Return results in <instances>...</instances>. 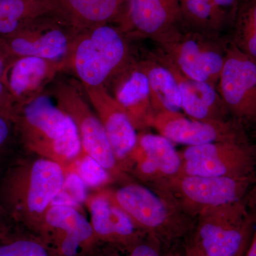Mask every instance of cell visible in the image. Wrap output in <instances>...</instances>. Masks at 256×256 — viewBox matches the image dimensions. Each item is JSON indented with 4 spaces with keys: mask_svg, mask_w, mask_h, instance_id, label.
Here are the masks:
<instances>
[{
    "mask_svg": "<svg viewBox=\"0 0 256 256\" xmlns=\"http://www.w3.org/2000/svg\"><path fill=\"white\" fill-rule=\"evenodd\" d=\"M138 148L156 165L161 178L160 182L181 173V156L168 138L161 134L143 133L138 136Z\"/></svg>",
    "mask_w": 256,
    "mask_h": 256,
    "instance_id": "obj_24",
    "label": "cell"
},
{
    "mask_svg": "<svg viewBox=\"0 0 256 256\" xmlns=\"http://www.w3.org/2000/svg\"><path fill=\"white\" fill-rule=\"evenodd\" d=\"M36 232L57 256H79L97 240L92 224L72 206H50Z\"/></svg>",
    "mask_w": 256,
    "mask_h": 256,
    "instance_id": "obj_14",
    "label": "cell"
},
{
    "mask_svg": "<svg viewBox=\"0 0 256 256\" xmlns=\"http://www.w3.org/2000/svg\"><path fill=\"white\" fill-rule=\"evenodd\" d=\"M182 23L180 0H126L114 25L128 40L154 41Z\"/></svg>",
    "mask_w": 256,
    "mask_h": 256,
    "instance_id": "obj_13",
    "label": "cell"
},
{
    "mask_svg": "<svg viewBox=\"0 0 256 256\" xmlns=\"http://www.w3.org/2000/svg\"><path fill=\"white\" fill-rule=\"evenodd\" d=\"M0 256H57L54 250L36 237L6 232L0 236Z\"/></svg>",
    "mask_w": 256,
    "mask_h": 256,
    "instance_id": "obj_26",
    "label": "cell"
},
{
    "mask_svg": "<svg viewBox=\"0 0 256 256\" xmlns=\"http://www.w3.org/2000/svg\"><path fill=\"white\" fill-rule=\"evenodd\" d=\"M139 63L148 76L154 114L180 112L182 109L181 92L172 72L152 54Z\"/></svg>",
    "mask_w": 256,
    "mask_h": 256,
    "instance_id": "obj_22",
    "label": "cell"
},
{
    "mask_svg": "<svg viewBox=\"0 0 256 256\" xmlns=\"http://www.w3.org/2000/svg\"><path fill=\"white\" fill-rule=\"evenodd\" d=\"M8 216L3 210L2 206L0 204V236L4 235L6 232H9L10 228L6 224V220Z\"/></svg>",
    "mask_w": 256,
    "mask_h": 256,
    "instance_id": "obj_34",
    "label": "cell"
},
{
    "mask_svg": "<svg viewBox=\"0 0 256 256\" xmlns=\"http://www.w3.org/2000/svg\"><path fill=\"white\" fill-rule=\"evenodd\" d=\"M248 196L240 201L202 212L198 245L208 256H236L242 250L252 216L248 210Z\"/></svg>",
    "mask_w": 256,
    "mask_h": 256,
    "instance_id": "obj_8",
    "label": "cell"
},
{
    "mask_svg": "<svg viewBox=\"0 0 256 256\" xmlns=\"http://www.w3.org/2000/svg\"><path fill=\"white\" fill-rule=\"evenodd\" d=\"M86 185L76 172L66 173L62 191L72 197L77 204L80 205L86 200Z\"/></svg>",
    "mask_w": 256,
    "mask_h": 256,
    "instance_id": "obj_29",
    "label": "cell"
},
{
    "mask_svg": "<svg viewBox=\"0 0 256 256\" xmlns=\"http://www.w3.org/2000/svg\"><path fill=\"white\" fill-rule=\"evenodd\" d=\"M255 149H256V148H255Z\"/></svg>",
    "mask_w": 256,
    "mask_h": 256,
    "instance_id": "obj_37",
    "label": "cell"
},
{
    "mask_svg": "<svg viewBox=\"0 0 256 256\" xmlns=\"http://www.w3.org/2000/svg\"><path fill=\"white\" fill-rule=\"evenodd\" d=\"M130 256H160L159 252L152 246L142 244L133 248Z\"/></svg>",
    "mask_w": 256,
    "mask_h": 256,
    "instance_id": "obj_31",
    "label": "cell"
},
{
    "mask_svg": "<svg viewBox=\"0 0 256 256\" xmlns=\"http://www.w3.org/2000/svg\"><path fill=\"white\" fill-rule=\"evenodd\" d=\"M14 104L6 86L0 79V112L12 114Z\"/></svg>",
    "mask_w": 256,
    "mask_h": 256,
    "instance_id": "obj_30",
    "label": "cell"
},
{
    "mask_svg": "<svg viewBox=\"0 0 256 256\" xmlns=\"http://www.w3.org/2000/svg\"><path fill=\"white\" fill-rule=\"evenodd\" d=\"M188 213L200 215L210 208L244 200L256 185V174L242 176H197L180 174L160 182Z\"/></svg>",
    "mask_w": 256,
    "mask_h": 256,
    "instance_id": "obj_6",
    "label": "cell"
},
{
    "mask_svg": "<svg viewBox=\"0 0 256 256\" xmlns=\"http://www.w3.org/2000/svg\"><path fill=\"white\" fill-rule=\"evenodd\" d=\"M56 14V0H0V36L12 34L37 18Z\"/></svg>",
    "mask_w": 256,
    "mask_h": 256,
    "instance_id": "obj_23",
    "label": "cell"
},
{
    "mask_svg": "<svg viewBox=\"0 0 256 256\" xmlns=\"http://www.w3.org/2000/svg\"><path fill=\"white\" fill-rule=\"evenodd\" d=\"M128 42L114 24L79 32L62 58L63 72L84 87L106 88L133 58Z\"/></svg>",
    "mask_w": 256,
    "mask_h": 256,
    "instance_id": "obj_3",
    "label": "cell"
},
{
    "mask_svg": "<svg viewBox=\"0 0 256 256\" xmlns=\"http://www.w3.org/2000/svg\"><path fill=\"white\" fill-rule=\"evenodd\" d=\"M67 170L46 158L18 160L0 183V204L8 218L37 232L63 188Z\"/></svg>",
    "mask_w": 256,
    "mask_h": 256,
    "instance_id": "obj_1",
    "label": "cell"
},
{
    "mask_svg": "<svg viewBox=\"0 0 256 256\" xmlns=\"http://www.w3.org/2000/svg\"><path fill=\"white\" fill-rule=\"evenodd\" d=\"M228 41L227 36L197 31L182 23L153 41L156 50L152 55L186 78L216 86Z\"/></svg>",
    "mask_w": 256,
    "mask_h": 256,
    "instance_id": "obj_4",
    "label": "cell"
},
{
    "mask_svg": "<svg viewBox=\"0 0 256 256\" xmlns=\"http://www.w3.org/2000/svg\"><path fill=\"white\" fill-rule=\"evenodd\" d=\"M182 0H180V2H182Z\"/></svg>",
    "mask_w": 256,
    "mask_h": 256,
    "instance_id": "obj_36",
    "label": "cell"
},
{
    "mask_svg": "<svg viewBox=\"0 0 256 256\" xmlns=\"http://www.w3.org/2000/svg\"><path fill=\"white\" fill-rule=\"evenodd\" d=\"M250 200L254 205V210H256L255 213V222L256 226V185L252 190L250 193ZM246 256H256V226L255 232H254V236H252V244L248 250Z\"/></svg>",
    "mask_w": 256,
    "mask_h": 256,
    "instance_id": "obj_32",
    "label": "cell"
},
{
    "mask_svg": "<svg viewBox=\"0 0 256 256\" xmlns=\"http://www.w3.org/2000/svg\"><path fill=\"white\" fill-rule=\"evenodd\" d=\"M153 127L172 142L200 146L208 143H248L244 126L235 120H200L186 118L178 112L156 114Z\"/></svg>",
    "mask_w": 256,
    "mask_h": 256,
    "instance_id": "obj_12",
    "label": "cell"
},
{
    "mask_svg": "<svg viewBox=\"0 0 256 256\" xmlns=\"http://www.w3.org/2000/svg\"><path fill=\"white\" fill-rule=\"evenodd\" d=\"M88 204L97 240L122 245H132L136 242L137 226L106 193L94 195Z\"/></svg>",
    "mask_w": 256,
    "mask_h": 256,
    "instance_id": "obj_19",
    "label": "cell"
},
{
    "mask_svg": "<svg viewBox=\"0 0 256 256\" xmlns=\"http://www.w3.org/2000/svg\"><path fill=\"white\" fill-rule=\"evenodd\" d=\"M76 172L86 186L96 188L108 182L109 173L98 162L82 152L75 162Z\"/></svg>",
    "mask_w": 256,
    "mask_h": 256,
    "instance_id": "obj_27",
    "label": "cell"
},
{
    "mask_svg": "<svg viewBox=\"0 0 256 256\" xmlns=\"http://www.w3.org/2000/svg\"><path fill=\"white\" fill-rule=\"evenodd\" d=\"M216 88L235 120L242 126L256 122V62L229 40Z\"/></svg>",
    "mask_w": 256,
    "mask_h": 256,
    "instance_id": "obj_11",
    "label": "cell"
},
{
    "mask_svg": "<svg viewBox=\"0 0 256 256\" xmlns=\"http://www.w3.org/2000/svg\"><path fill=\"white\" fill-rule=\"evenodd\" d=\"M126 0H56V16L76 31L112 24L117 21Z\"/></svg>",
    "mask_w": 256,
    "mask_h": 256,
    "instance_id": "obj_20",
    "label": "cell"
},
{
    "mask_svg": "<svg viewBox=\"0 0 256 256\" xmlns=\"http://www.w3.org/2000/svg\"><path fill=\"white\" fill-rule=\"evenodd\" d=\"M12 118L18 142L26 150L67 169L82 154L77 128L46 94L13 107Z\"/></svg>",
    "mask_w": 256,
    "mask_h": 256,
    "instance_id": "obj_2",
    "label": "cell"
},
{
    "mask_svg": "<svg viewBox=\"0 0 256 256\" xmlns=\"http://www.w3.org/2000/svg\"><path fill=\"white\" fill-rule=\"evenodd\" d=\"M16 141L18 142V133L11 114L0 112V163L9 154Z\"/></svg>",
    "mask_w": 256,
    "mask_h": 256,
    "instance_id": "obj_28",
    "label": "cell"
},
{
    "mask_svg": "<svg viewBox=\"0 0 256 256\" xmlns=\"http://www.w3.org/2000/svg\"><path fill=\"white\" fill-rule=\"evenodd\" d=\"M62 72V60L22 57L9 64L1 80L16 106L44 94Z\"/></svg>",
    "mask_w": 256,
    "mask_h": 256,
    "instance_id": "obj_15",
    "label": "cell"
},
{
    "mask_svg": "<svg viewBox=\"0 0 256 256\" xmlns=\"http://www.w3.org/2000/svg\"><path fill=\"white\" fill-rule=\"evenodd\" d=\"M78 32L60 18L48 15L0 36V41L13 60L28 56L62 60Z\"/></svg>",
    "mask_w": 256,
    "mask_h": 256,
    "instance_id": "obj_10",
    "label": "cell"
},
{
    "mask_svg": "<svg viewBox=\"0 0 256 256\" xmlns=\"http://www.w3.org/2000/svg\"><path fill=\"white\" fill-rule=\"evenodd\" d=\"M106 89L124 108L136 130L152 126L156 114L152 106L149 82L139 60L132 58Z\"/></svg>",
    "mask_w": 256,
    "mask_h": 256,
    "instance_id": "obj_16",
    "label": "cell"
},
{
    "mask_svg": "<svg viewBox=\"0 0 256 256\" xmlns=\"http://www.w3.org/2000/svg\"><path fill=\"white\" fill-rule=\"evenodd\" d=\"M46 92L73 120L80 137L82 152L98 162L110 178L120 176L122 172L104 126L86 100L78 86L73 80L56 78Z\"/></svg>",
    "mask_w": 256,
    "mask_h": 256,
    "instance_id": "obj_5",
    "label": "cell"
},
{
    "mask_svg": "<svg viewBox=\"0 0 256 256\" xmlns=\"http://www.w3.org/2000/svg\"><path fill=\"white\" fill-rule=\"evenodd\" d=\"M166 66L178 80L182 110L188 117L200 120H228L227 116L230 114L216 86L210 82L186 78L174 68Z\"/></svg>",
    "mask_w": 256,
    "mask_h": 256,
    "instance_id": "obj_21",
    "label": "cell"
},
{
    "mask_svg": "<svg viewBox=\"0 0 256 256\" xmlns=\"http://www.w3.org/2000/svg\"><path fill=\"white\" fill-rule=\"evenodd\" d=\"M229 41L256 62V0H242Z\"/></svg>",
    "mask_w": 256,
    "mask_h": 256,
    "instance_id": "obj_25",
    "label": "cell"
},
{
    "mask_svg": "<svg viewBox=\"0 0 256 256\" xmlns=\"http://www.w3.org/2000/svg\"><path fill=\"white\" fill-rule=\"evenodd\" d=\"M242 0H182L183 23L188 28L228 36Z\"/></svg>",
    "mask_w": 256,
    "mask_h": 256,
    "instance_id": "obj_18",
    "label": "cell"
},
{
    "mask_svg": "<svg viewBox=\"0 0 256 256\" xmlns=\"http://www.w3.org/2000/svg\"><path fill=\"white\" fill-rule=\"evenodd\" d=\"M159 191L127 183L106 194L132 220L138 229L161 235L176 230L182 224L181 207L162 186Z\"/></svg>",
    "mask_w": 256,
    "mask_h": 256,
    "instance_id": "obj_7",
    "label": "cell"
},
{
    "mask_svg": "<svg viewBox=\"0 0 256 256\" xmlns=\"http://www.w3.org/2000/svg\"><path fill=\"white\" fill-rule=\"evenodd\" d=\"M181 158L180 174L188 176H242L255 173L256 150L248 142L188 146Z\"/></svg>",
    "mask_w": 256,
    "mask_h": 256,
    "instance_id": "obj_9",
    "label": "cell"
},
{
    "mask_svg": "<svg viewBox=\"0 0 256 256\" xmlns=\"http://www.w3.org/2000/svg\"><path fill=\"white\" fill-rule=\"evenodd\" d=\"M13 60L4 50L2 44L0 41V79L2 78L5 70Z\"/></svg>",
    "mask_w": 256,
    "mask_h": 256,
    "instance_id": "obj_33",
    "label": "cell"
},
{
    "mask_svg": "<svg viewBox=\"0 0 256 256\" xmlns=\"http://www.w3.org/2000/svg\"><path fill=\"white\" fill-rule=\"evenodd\" d=\"M188 256H208L202 252L200 248L195 246L190 249Z\"/></svg>",
    "mask_w": 256,
    "mask_h": 256,
    "instance_id": "obj_35",
    "label": "cell"
},
{
    "mask_svg": "<svg viewBox=\"0 0 256 256\" xmlns=\"http://www.w3.org/2000/svg\"><path fill=\"white\" fill-rule=\"evenodd\" d=\"M84 89L104 126L116 160L119 163L130 159L137 148L138 136L126 111L106 88Z\"/></svg>",
    "mask_w": 256,
    "mask_h": 256,
    "instance_id": "obj_17",
    "label": "cell"
}]
</instances>
